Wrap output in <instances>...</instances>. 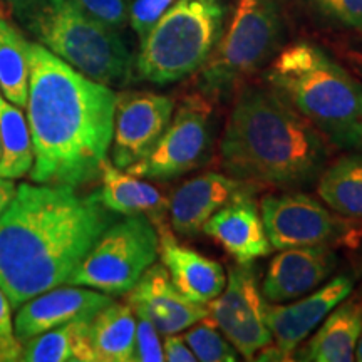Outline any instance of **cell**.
<instances>
[{"instance_id": "obj_1", "label": "cell", "mask_w": 362, "mask_h": 362, "mask_svg": "<svg viewBox=\"0 0 362 362\" xmlns=\"http://www.w3.org/2000/svg\"><path fill=\"white\" fill-rule=\"evenodd\" d=\"M116 94L40 42L29 44L25 107L34 183L79 188L99 178L112 141Z\"/></svg>"}, {"instance_id": "obj_2", "label": "cell", "mask_w": 362, "mask_h": 362, "mask_svg": "<svg viewBox=\"0 0 362 362\" xmlns=\"http://www.w3.org/2000/svg\"><path fill=\"white\" fill-rule=\"evenodd\" d=\"M96 193L64 185L22 183L0 216V288L13 309L67 284L112 223Z\"/></svg>"}, {"instance_id": "obj_3", "label": "cell", "mask_w": 362, "mask_h": 362, "mask_svg": "<svg viewBox=\"0 0 362 362\" xmlns=\"http://www.w3.org/2000/svg\"><path fill=\"white\" fill-rule=\"evenodd\" d=\"M329 143L270 86L240 89L220 141L221 168L253 185L293 189L315 183Z\"/></svg>"}, {"instance_id": "obj_4", "label": "cell", "mask_w": 362, "mask_h": 362, "mask_svg": "<svg viewBox=\"0 0 362 362\" xmlns=\"http://www.w3.org/2000/svg\"><path fill=\"white\" fill-rule=\"evenodd\" d=\"M265 81L327 143L362 151V86L319 45L296 42L282 49Z\"/></svg>"}, {"instance_id": "obj_5", "label": "cell", "mask_w": 362, "mask_h": 362, "mask_svg": "<svg viewBox=\"0 0 362 362\" xmlns=\"http://www.w3.org/2000/svg\"><path fill=\"white\" fill-rule=\"evenodd\" d=\"M225 17V0H175L141 40L139 78L170 84L200 71L223 34Z\"/></svg>"}, {"instance_id": "obj_6", "label": "cell", "mask_w": 362, "mask_h": 362, "mask_svg": "<svg viewBox=\"0 0 362 362\" xmlns=\"http://www.w3.org/2000/svg\"><path fill=\"white\" fill-rule=\"evenodd\" d=\"M285 35V0H235L232 19L203 64L198 88L208 98L230 94L277 54Z\"/></svg>"}, {"instance_id": "obj_7", "label": "cell", "mask_w": 362, "mask_h": 362, "mask_svg": "<svg viewBox=\"0 0 362 362\" xmlns=\"http://www.w3.org/2000/svg\"><path fill=\"white\" fill-rule=\"evenodd\" d=\"M30 33L67 64L106 86H124L133 76V56L115 29L99 24L72 4L47 6Z\"/></svg>"}, {"instance_id": "obj_8", "label": "cell", "mask_w": 362, "mask_h": 362, "mask_svg": "<svg viewBox=\"0 0 362 362\" xmlns=\"http://www.w3.org/2000/svg\"><path fill=\"white\" fill-rule=\"evenodd\" d=\"M158 257L156 225L144 215L126 216L99 235L67 284L107 296H126Z\"/></svg>"}, {"instance_id": "obj_9", "label": "cell", "mask_w": 362, "mask_h": 362, "mask_svg": "<svg viewBox=\"0 0 362 362\" xmlns=\"http://www.w3.org/2000/svg\"><path fill=\"white\" fill-rule=\"evenodd\" d=\"M211 115L205 94L185 98L155 148L126 171L138 178L171 180L197 170L210 155Z\"/></svg>"}, {"instance_id": "obj_10", "label": "cell", "mask_w": 362, "mask_h": 362, "mask_svg": "<svg viewBox=\"0 0 362 362\" xmlns=\"http://www.w3.org/2000/svg\"><path fill=\"white\" fill-rule=\"evenodd\" d=\"M259 208L265 233L275 250L349 240L351 218L330 214L304 193L267 194Z\"/></svg>"}, {"instance_id": "obj_11", "label": "cell", "mask_w": 362, "mask_h": 362, "mask_svg": "<svg viewBox=\"0 0 362 362\" xmlns=\"http://www.w3.org/2000/svg\"><path fill=\"white\" fill-rule=\"evenodd\" d=\"M208 307V317L247 361L272 342L267 300L252 265L230 267L225 288Z\"/></svg>"}, {"instance_id": "obj_12", "label": "cell", "mask_w": 362, "mask_h": 362, "mask_svg": "<svg viewBox=\"0 0 362 362\" xmlns=\"http://www.w3.org/2000/svg\"><path fill=\"white\" fill-rule=\"evenodd\" d=\"M173 99L148 90L116 94L112 128V165L129 168L155 148L173 117Z\"/></svg>"}, {"instance_id": "obj_13", "label": "cell", "mask_w": 362, "mask_h": 362, "mask_svg": "<svg viewBox=\"0 0 362 362\" xmlns=\"http://www.w3.org/2000/svg\"><path fill=\"white\" fill-rule=\"evenodd\" d=\"M257 185L233 178L230 175L208 171L185 181L170 198L168 214L175 233L194 237L203 225L221 208L243 194H253Z\"/></svg>"}, {"instance_id": "obj_14", "label": "cell", "mask_w": 362, "mask_h": 362, "mask_svg": "<svg viewBox=\"0 0 362 362\" xmlns=\"http://www.w3.org/2000/svg\"><path fill=\"white\" fill-rule=\"evenodd\" d=\"M126 302L155 325L161 336L183 332L208 315V307L185 297L171 282L166 267L156 262L126 293Z\"/></svg>"}, {"instance_id": "obj_15", "label": "cell", "mask_w": 362, "mask_h": 362, "mask_svg": "<svg viewBox=\"0 0 362 362\" xmlns=\"http://www.w3.org/2000/svg\"><path fill=\"white\" fill-rule=\"evenodd\" d=\"M111 302V296L79 285L54 287L24 302L13 322V332L21 344L78 319H93Z\"/></svg>"}, {"instance_id": "obj_16", "label": "cell", "mask_w": 362, "mask_h": 362, "mask_svg": "<svg viewBox=\"0 0 362 362\" xmlns=\"http://www.w3.org/2000/svg\"><path fill=\"white\" fill-rule=\"evenodd\" d=\"M354 291L351 275H337L327 284L309 292V296L292 304H269L267 302V325L272 339L284 352L292 356L302 341L319 325L329 312Z\"/></svg>"}, {"instance_id": "obj_17", "label": "cell", "mask_w": 362, "mask_h": 362, "mask_svg": "<svg viewBox=\"0 0 362 362\" xmlns=\"http://www.w3.org/2000/svg\"><path fill=\"white\" fill-rule=\"evenodd\" d=\"M337 267V255L329 245L280 250L267 269L262 296L269 304L296 300L324 284Z\"/></svg>"}, {"instance_id": "obj_18", "label": "cell", "mask_w": 362, "mask_h": 362, "mask_svg": "<svg viewBox=\"0 0 362 362\" xmlns=\"http://www.w3.org/2000/svg\"><path fill=\"white\" fill-rule=\"evenodd\" d=\"M202 232L214 238L238 265H252L274 250L265 233L260 208L252 194H243L221 208L203 225Z\"/></svg>"}, {"instance_id": "obj_19", "label": "cell", "mask_w": 362, "mask_h": 362, "mask_svg": "<svg viewBox=\"0 0 362 362\" xmlns=\"http://www.w3.org/2000/svg\"><path fill=\"white\" fill-rule=\"evenodd\" d=\"M155 225L160 237L161 264L168 270L171 282L189 300L203 305L210 304L225 288L223 267L193 248L181 245L163 220Z\"/></svg>"}, {"instance_id": "obj_20", "label": "cell", "mask_w": 362, "mask_h": 362, "mask_svg": "<svg viewBox=\"0 0 362 362\" xmlns=\"http://www.w3.org/2000/svg\"><path fill=\"white\" fill-rule=\"evenodd\" d=\"M99 180L101 187L96 192V197L111 214L123 216L144 215L153 223L165 218L170 200L151 183L129 175L128 171L123 173L110 160L103 163Z\"/></svg>"}, {"instance_id": "obj_21", "label": "cell", "mask_w": 362, "mask_h": 362, "mask_svg": "<svg viewBox=\"0 0 362 362\" xmlns=\"http://www.w3.org/2000/svg\"><path fill=\"white\" fill-rule=\"evenodd\" d=\"M362 332V300H344L329 312L322 325L302 351V361L351 362Z\"/></svg>"}, {"instance_id": "obj_22", "label": "cell", "mask_w": 362, "mask_h": 362, "mask_svg": "<svg viewBox=\"0 0 362 362\" xmlns=\"http://www.w3.org/2000/svg\"><path fill=\"white\" fill-rule=\"evenodd\" d=\"M90 347L94 362H133L136 314L129 304L110 302L90 319Z\"/></svg>"}, {"instance_id": "obj_23", "label": "cell", "mask_w": 362, "mask_h": 362, "mask_svg": "<svg viewBox=\"0 0 362 362\" xmlns=\"http://www.w3.org/2000/svg\"><path fill=\"white\" fill-rule=\"evenodd\" d=\"M90 319L59 325L22 344L25 362H94L89 339Z\"/></svg>"}, {"instance_id": "obj_24", "label": "cell", "mask_w": 362, "mask_h": 362, "mask_svg": "<svg viewBox=\"0 0 362 362\" xmlns=\"http://www.w3.org/2000/svg\"><path fill=\"white\" fill-rule=\"evenodd\" d=\"M317 193L344 218L362 220V158L344 156L324 168Z\"/></svg>"}, {"instance_id": "obj_25", "label": "cell", "mask_w": 362, "mask_h": 362, "mask_svg": "<svg viewBox=\"0 0 362 362\" xmlns=\"http://www.w3.org/2000/svg\"><path fill=\"white\" fill-rule=\"evenodd\" d=\"M0 178L19 180L34 166V148L29 123L21 107L0 98Z\"/></svg>"}, {"instance_id": "obj_26", "label": "cell", "mask_w": 362, "mask_h": 362, "mask_svg": "<svg viewBox=\"0 0 362 362\" xmlns=\"http://www.w3.org/2000/svg\"><path fill=\"white\" fill-rule=\"evenodd\" d=\"M29 44L0 13V90L21 110L27 106L29 96Z\"/></svg>"}, {"instance_id": "obj_27", "label": "cell", "mask_w": 362, "mask_h": 362, "mask_svg": "<svg viewBox=\"0 0 362 362\" xmlns=\"http://www.w3.org/2000/svg\"><path fill=\"white\" fill-rule=\"evenodd\" d=\"M183 337L200 362H235L238 359L237 349L208 315L187 329Z\"/></svg>"}, {"instance_id": "obj_28", "label": "cell", "mask_w": 362, "mask_h": 362, "mask_svg": "<svg viewBox=\"0 0 362 362\" xmlns=\"http://www.w3.org/2000/svg\"><path fill=\"white\" fill-rule=\"evenodd\" d=\"M89 19L110 29H123L129 22V6L126 0H67Z\"/></svg>"}, {"instance_id": "obj_29", "label": "cell", "mask_w": 362, "mask_h": 362, "mask_svg": "<svg viewBox=\"0 0 362 362\" xmlns=\"http://www.w3.org/2000/svg\"><path fill=\"white\" fill-rule=\"evenodd\" d=\"M136 314V312H134ZM161 334L158 329L144 319L143 315L136 314V347L134 361L139 362H163L165 352H163Z\"/></svg>"}, {"instance_id": "obj_30", "label": "cell", "mask_w": 362, "mask_h": 362, "mask_svg": "<svg viewBox=\"0 0 362 362\" xmlns=\"http://www.w3.org/2000/svg\"><path fill=\"white\" fill-rule=\"evenodd\" d=\"M175 0H134L129 7V24L139 40L146 37Z\"/></svg>"}, {"instance_id": "obj_31", "label": "cell", "mask_w": 362, "mask_h": 362, "mask_svg": "<svg viewBox=\"0 0 362 362\" xmlns=\"http://www.w3.org/2000/svg\"><path fill=\"white\" fill-rule=\"evenodd\" d=\"M320 13L362 33V0H309Z\"/></svg>"}, {"instance_id": "obj_32", "label": "cell", "mask_w": 362, "mask_h": 362, "mask_svg": "<svg viewBox=\"0 0 362 362\" xmlns=\"http://www.w3.org/2000/svg\"><path fill=\"white\" fill-rule=\"evenodd\" d=\"M22 344L16 337L12 324V305L0 288V361H21Z\"/></svg>"}, {"instance_id": "obj_33", "label": "cell", "mask_w": 362, "mask_h": 362, "mask_svg": "<svg viewBox=\"0 0 362 362\" xmlns=\"http://www.w3.org/2000/svg\"><path fill=\"white\" fill-rule=\"evenodd\" d=\"M8 11L21 25L30 30L37 17L44 12V8L49 6L47 0H4Z\"/></svg>"}, {"instance_id": "obj_34", "label": "cell", "mask_w": 362, "mask_h": 362, "mask_svg": "<svg viewBox=\"0 0 362 362\" xmlns=\"http://www.w3.org/2000/svg\"><path fill=\"white\" fill-rule=\"evenodd\" d=\"M163 352H165V361L168 362H197V357H194L193 351L189 349L185 337L178 336V334L165 336Z\"/></svg>"}, {"instance_id": "obj_35", "label": "cell", "mask_w": 362, "mask_h": 362, "mask_svg": "<svg viewBox=\"0 0 362 362\" xmlns=\"http://www.w3.org/2000/svg\"><path fill=\"white\" fill-rule=\"evenodd\" d=\"M13 194H16V185L12 180L0 178V216H2L8 203L12 202Z\"/></svg>"}, {"instance_id": "obj_36", "label": "cell", "mask_w": 362, "mask_h": 362, "mask_svg": "<svg viewBox=\"0 0 362 362\" xmlns=\"http://www.w3.org/2000/svg\"><path fill=\"white\" fill-rule=\"evenodd\" d=\"M362 237V220H352L351 218V237L349 242H354L356 238Z\"/></svg>"}, {"instance_id": "obj_37", "label": "cell", "mask_w": 362, "mask_h": 362, "mask_svg": "<svg viewBox=\"0 0 362 362\" xmlns=\"http://www.w3.org/2000/svg\"><path fill=\"white\" fill-rule=\"evenodd\" d=\"M356 361L362 362V332H361L359 342H357V349H356Z\"/></svg>"}, {"instance_id": "obj_38", "label": "cell", "mask_w": 362, "mask_h": 362, "mask_svg": "<svg viewBox=\"0 0 362 362\" xmlns=\"http://www.w3.org/2000/svg\"><path fill=\"white\" fill-rule=\"evenodd\" d=\"M49 2V6H52V7H61L62 4H66L67 0H47Z\"/></svg>"}, {"instance_id": "obj_39", "label": "cell", "mask_w": 362, "mask_h": 362, "mask_svg": "<svg viewBox=\"0 0 362 362\" xmlns=\"http://www.w3.org/2000/svg\"><path fill=\"white\" fill-rule=\"evenodd\" d=\"M0 155H2V143H0Z\"/></svg>"}]
</instances>
